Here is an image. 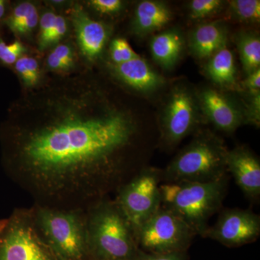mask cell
I'll return each instance as SVG.
<instances>
[{
  "label": "cell",
  "instance_id": "6da1fadb",
  "mask_svg": "<svg viewBox=\"0 0 260 260\" xmlns=\"http://www.w3.org/2000/svg\"><path fill=\"white\" fill-rule=\"evenodd\" d=\"M99 95L80 75L41 87L12 111L8 159L23 186L52 208L74 210L95 197L134 136L129 114Z\"/></svg>",
  "mask_w": 260,
  "mask_h": 260
},
{
  "label": "cell",
  "instance_id": "7a4b0ae2",
  "mask_svg": "<svg viewBox=\"0 0 260 260\" xmlns=\"http://www.w3.org/2000/svg\"><path fill=\"white\" fill-rule=\"evenodd\" d=\"M227 188V176L207 182L165 183L160 185L161 206L203 237L208 220L221 208Z\"/></svg>",
  "mask_w": 260,
  "mask_h": 260
},
{
  "label": "cell",
  "instance_id": "3957f363",
  "mask_svg": "<svg viewBox=\"0 0 260 260\" xmlns=\"http://www.w3.org/2000/svg\"><path fill=\"white\" fill-rule=\"evenodd\" d=\"M86 223L89 251L95 259H134L139 248L116 203L95 205Z\"/></svg>",
  "mask_w": 260,
  "mask_h": 260
},
{
  "label": "cell",
  "instance_id": "277c9868",
  "mask_svg": "<svg viewBox=\"0 0 260 260\" xmlns=\"http://www.w3.org/2000/svg\"><path fill=\"white\" fill-rule=\"evenodd\" d=\"M34 218L56 260H85L90 254L86 220L77 210L42 206Z\"/></svg>",
  "mask_w": 260,
  "mask_h": 260
},
{
  "label": "cell",
  "instance_id": "5b68a950",
  "mask_svg": "<svg viewBox=\"0 0 260 260\" xmlns=\"http://www.w3.org/2000/svg\"><path fill=\"white\" fill-rule=\"evenodd\" d=\"M228 151L215 137L203 135L188 145L161 174L166 183L207 182L226 176Z\"/></svg>",
  "mask_w": 260,
  "mask_h": 260
},
{
  "label": "cell",
  "instance_id": "8992f818",
  "mask_svg": "<svg viewBox=\"0 0 260 260\" xmlns=\"http://www.w3.org/2000/svg\"><path fill=\"white\" fill-rule=\"evenodd\" d=\"M195 235L182 219L160 206L140 227L135 240L145 252L167 254L186 251Z\"/></svg>",
  "mask_w": 260,
  "mask_h": 260
},
{
  "label": "cell",
  "instance_id": "52a82bcc",
  "mask_svg": "<svg viewBox=\"0 0 260 260\" xmlns=\"http://www.w3.org/2000/svg\"><path fill=\"white\" fill-rule=\"evenodd\" d=\"M0 260H56L32 216L20 213L0 221Z\"/></svg>",
  "mask_w": 260,
  "mask_h": 260
},
{
  "label": "cell",
  "instance_id": "ba28073f",
  "mask_svg": "<svg viewBox=\"0 0 260 260\" xmlns=\"http://www.w3.org/2000/svg\"><path fill=\"white\" fill-rule=\"evenodd\" d=\"M161 172L154 169L143 171L123 186L116 203L135 238L137 233L161 206L160 181Z\"/></svg>",
  "mask_w": 260,
  "mask_h": 260
},
{
  "label": "cell",
  "instance_id": "9c48e42d",
  "mask_svg": "<svg viewBox=\"0 0 260 260\" xmlns=\"http://www.w3.org/2000/svg\"><path fill=\"white\" fill-rule=\"evenodd\" d=\"M259 234V215L251 210L234 208L222 211L216 223L208 226L203 237L228 247H237L254 242Z\"/></svg>",
  "mask_w": 260,
  "mask_h": 260
},
{
  "label": "cell",
  "instance_id": "30bf717a",
  "mask_svg": "<svg viewBox=\"0 0 260 260\" xmlns=\"http://www.w3.org/2000/svg\"><path fill=\"white\" fill-rule=\"evenodd\" d=\"M195 107L190 94L179 89L173 93L164 118V138L169 143H177L189 134L195 124Z\"/></svg>",
  "mask_w": 260,
  "mask_h": 260
},
{
  "label": "cell",
  "instance_id": "8fae6325",
  "mask_svg": "<svg viewBox=\"0 0 260 260\" xmlns=\"http://www.w3.org/2000/svg\"><path fill=\"white\" fill-rule=\"evenodd\" d=\"M226 170L232 174L237 185L244 194L251 200L260 195L259 160L251 151L244 148L228 151Z\"/></svg>",
  "mask_w": 260,
  "mask_h": 260
},
{
  "label": "cell",
  "instance_id": "7c38bea8",
  "mask_svg": "<svg viewBox=\"0 0 260 260\" xmlns=\"http://www.w3.org/2000/svg\"><path fill=\"white\" fill-rule=\"evenodd\" d=\"M71 17L80 50L88 60H95L102 54L107 42V28L90 18L78 4L72 9Z\"/></svg>",
  "mask_w": 260,
  "mask_h": 260
},
{
  "label": "cell",
  "instance_id": "4fadbf2b",
  "mask_svg": "<svg viewBox=\"0 0 260 260\" xmlns=\"http://www.w3.org/2000/svg\"><path fill=\"white\" fill-rule=\"evenodd\" d=\"M116 76L131 88L150 92L161 87L164 80L140 56L131 60L113 65Z\"/></svg>",
  "mask_w": 260,
  "mask_h": 260
},
{
  "label": "cell",
  "instance_id": "5bb4252c",
  "mask_svg": "<svg viewBox=\"0 0 260 260\" xmlns=\"http://www.w3.org/2000/svg\"><path fill=\"white\" fill-rule=\"evenodd\" d=\"M201 102L206 115L218 129L232 133L240 125V114L221 93L213 89L205 90L202 93Z\"/></svg>",
  "mask_w": 260,
  "mask_h": 260
},
{
  "label": "cell",
  "instance_id": "9a60e30c",
  "mask_svg": "<svg viewBox=\"0 0 260 260\" xmlns=\"http://www.w3.org/2000/svg\"><path fill=\"white\" fill-rule=\"evenodd\" d=\"M227 35L225 29L217 23L203 24L195 29L191 38V47L200 59L211 57L225 47Z\"/></svg>",
  "mask_w": 260,
  "mask_h": 260
},
{
  "label": "cell",
  "instance_id": "2e32d148",
  "mask_svg": "<svg viewBox=\"0 0 260 260\" xmlns=\"http://www.w3.org/2000/svg\"><path fill=\"white\" fill-rule=\"evenodd\" d=\"M171 18L172 13L164 3L150 0L141 2L135 10V31L144 34L159 30L170 21Z\"/></svg>",
  "mask_w": 260,
  "mask_h": 260
},
{
  "label": "cell",
  "instance_id": "e0dca14e",
  "mask_svg": "<svg viewBox=\"0 0 260 260\" xmlns=\"http://www.w3.org/2000/svg\"><path fill=\"white\" fill-rule=\"evenodd\" d=\"M182 48L181 36L172 30L158 34L150 42L152 55L158 64L165 68H171L176 64Z\"/></svg>",
  "mask_w": 260,
  "mask_h": 260
},
{
  "label": "cell",
  "instance_id": "ac0fdd59",
  "mask_svg": "<svg viewBox=\"0 0 260 260\" xmlns=\"http://www.w3.org/2000/svg\"><path fill=\"white\" fill-rule=\"evenodd\" d=\"M207 73L214 83L221 86L235 84L237 70L232 51L224 47L213 54L207 65Z\"/></svg>",
  "mask_w": 260,
  "mask_h": 260
},
{
  "label": "cell",
  "instance_id": "d6986e66",
  "mask_svg": "<svg viewBox=\"0 0 260 260\" xmlns=\"http://www.w3.org/2000/svg\"><path fill=\"white\" fill-rule=\"evenodd\" d=\"M5 24L10 30L17 35L30 34L39 22V13L35 5L24 2L15 7L5 18Z\"/></svg>",
  "mask_w": 260,
  "mask_h": 260
},
{
  "label": "cell",
  "instance_id": "ffe728a7",
  "mask_svg": "<svg viewBox=\"0 0 260 260\" xmlns=\"http://www.w3.org/2000/svg\"><path fill=\"white\" fill-rule=\"evenodd\" d=\"M237 44L241 61L246 74L259 69V38L252 34H243L238 39Z\"/></svg>",
  "mask_w": 260,
  "mask_h": 260
},
{
  "label": "cell",
  "instance_id": "44dd1931",
  "mask_svg": "<svg viewBox=\"0 0 260 260\" xmlns=\"http://www.w3.org/2000/svg\"><path fill=\"white\" fill-rule=\"evenodd\" d=\"M15 69L25 86L34 88L40 79V68L35 58L23 55L14 64Z\"/></svg>",
  "mask_w": 260,
  "mask_h": 260
},
{
  "label": "cell",
  "instance_id": "7402d4cb",
  "mask_svg": "<svg viewBox=\"0 0 260 260\" xmlns=\"http://www.w3.org/2000/svg\"><path fill=\"white\" fill-rule=\"evenodd\" d=\"M230 9L239 20L251 23L259 21V0H233L230 2Z\"/></svg>",
  "mask_w": 260,
  "mask_h": 260
},
{
  "label": "cell",
  "instance_id": "603a6c76",
  "mask_svg": "<svg viewBox=\"0 0 260 260\" xmlns=\"http://www.w3.org/2000/svg\"><path fill=\"white\" fill-rule=\"evenodd\" d=\"M110 55L114 64H121L140 56L127 41L122 38H117L113 41L110 47Z\"/></svg>",
  "mask_w": 260,
  "mask_h": 260
},
{
  "label": "cell",
  "instance_id": "cb8c5ba5",
  "mask_svg": "<svg viewBox=\"0 0 260 260\" xmlns=\"http://www.w3.org/2000/svg\"><path fill=\"white\" fill-rule=\"evenodd\" d=\"M25 48L20 41L7 44L0 38V61L5 65L15 64L19 58L23 55Z\"/></svg>",
  "mask_w": 260,
  "mask_h": 260
},
{
  "label": "cell",
  "instance_id": "d4e9b609",
  "mask_svg": "<svg viewBox=\"0 0 260 260\" xmlns=\"http://www.w3.org/2000/svg\"><path fill=\"white\" fill-rule=\"evenodd\" d=\"M220 0H193L190 4V15L194 19L203 18L213 14L220 8Z\"/></svg>",
  "mask_w": 260,
  "mask_h": 260
},
{
  "label": "cell",
  "instance_id": "484cf974",
  "mask_svg": "<svg viewBox=\"0 0 260 260\" xmlns=\"http://www.w3.org/2000/svg\"><path fill=\"white\" fill-rule=\"evenodd\" d=\"M56 15L54 12L47 11L39 20V47L41 51L47 49V41L54 27Z\"/></svg>",
  "mask_w": 260,
  "mask_h": 260
},
{
  "label": "cell",
  "instance_id": "4316f807",
  "mask_svg": "<svg viewBox=\"0 0 260 260\" xmlns=\"http://www.w3.org/2000/svg\"><path fill=\"white\" fill-rule=\"evenodd\" d=\"M186 251H179L167 254H152L138 249L133 260H186Z\"/></svg>",
  "mask_w": 260,
  "mask_h": 260
},
{
  "label": "cell",
  "instance_id": "83f0119b",
  "mask_svg": "<svg viewBox=\"0 0 260 260\" xmlns=\"http://www.w3.org/2000/svg\"><path fill=\"white\" fill-rule=\"evenodd\" d=\"M68 31V24L64 17L56 15L54 27L49 34L47 41V48L52 44L59 42Z\"/></svg>",
  "mask_w": 260,
  "mask_h": 260
},
{
  "label": "cell",
  "instance_id": "f1b7e54d",
  "mask_svg": "<svg viewBox=\"0 0 260 260\" xmlns=\"http://www.w3.org/2000/svg\"><path fill=\"white\" fill-rule=\"evenodd\" d=\"M90 5L93 9L103 14H113L121 10L122 2L120 0H91Z\"/></svg>",
  "mask_w": 260,
  "mask_h": 260
},
{
  "label": "cell",
  "instance_id": "f546056e",
  "mask_svg": "<svg viewBox=\"0 0 260 260\" xmlns=\"http://www.w3.org/2000/svg\"><path fill=\"white\" fill-rule=\"evenodd\" d=\"M51 51L59 58L67 70L73 67L74 64V54L69 45L59 44Z\"/></svg>",
  "mask_w": 260,
  "mask_h": 260
},
{
  "label": "cell",
  "instance_id": "4dcf8cb0",
  "mask_svg": "<svg viewBox=\"0 0 260 260\" xmlns=\"http://www.w3.org/2000/svg\"><path fill=\"white\" fill-rule=\"evenodd\" d=\"M244 85L246 88L250 90L252 93L257 95V92L259 93L260 88V70L258 69L250 74L248 75Z\"/></svg>",
  "mask_w": 260,
  "mask_h": 260
},
{
  "label": "cell",
  "instance_id": "1f68e13d",
  "mask_svg": "<svg viewBox=\"0 0 260 260\" xmlns=\"http://www.w3.org/2000/svg\"><path fill=\"white\" fill-rule=\"evenodd\" d=\"M47 62L48 66L51 70H67L64 65L62 64V62L59 60V58L52 51H51L50 54L48 56Z\"/></svg>",
  "mask_w": 260,
  "mask_h": 260
},
{
  "label": "cell",
  "instance_id": "d6a6232c",
  "mask_svg": "<svg viewBox=\"0 0 260 260\" xmlns=\"http://www.w3.org/2000/svg\"><path fill=\"white\" fill-rule=\"evenodd\" d=\"M8 3L5 0H0V20H3L6 16V10Z\"/></svg>",
  "mask_w": 260,
  "mask_h": 260
}]
</instances>
